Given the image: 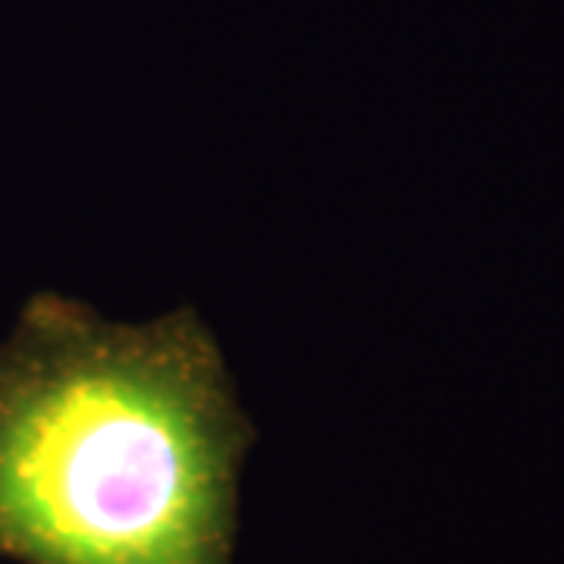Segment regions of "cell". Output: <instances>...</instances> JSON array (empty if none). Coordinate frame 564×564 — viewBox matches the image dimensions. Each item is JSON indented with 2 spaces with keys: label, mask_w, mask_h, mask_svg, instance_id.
<instances>
[{
  "label": "cell",
  "mask_w": 564,
  "mask_h": 564,
  "mask_svg": "<svg viewBox=\"0 0 564 564\" xmlns=\"http://www.w3.org/2000/svg\"><path fill=\"white\" fill-rule=\"evenodd\" d=\"M251 440L195 311L110 323L41 292L0 343V555L232 564Z\"/></svg>",
  "instance_id": "obj_1"
}]
</instances>
